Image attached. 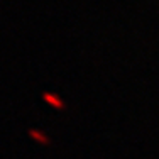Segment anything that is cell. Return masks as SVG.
Wrapping results in <instances>:
<instances>
[{"label":"cell","mask_w":159,"mask_h":159,"mask_svg":"<svg viewBox=\"0 0 159 159\" xmlns=\"http://www.w3.org/2000/svg\"><path fill=\"white\" fill-rule=\"evenodd\" d=\"M43 100L46 102L48 105H51L52 108H56V110H64V108H66V103L63 102V98L59 97L58 93L46 92V93H43Z\"/></svg>","instance_id":"cell-1"},{"label":"cell","mask_w":159,"mask_h":159,"mask_svg":"<svg viewBox=\"0 0 159 159\" xmlns=\"http://www.w3.org/2000/svg\"><path fill=\"white\" fill-rule=\"evenodd\" d=\"M29 135H31L32 139H36L37 142L44 144V146H49V144H51L49 137H48L46 134H44L43 130H37V129H31V130H29Z\"/></svg>","instance_id":"cell-2"}]
</instances>
